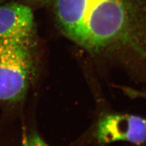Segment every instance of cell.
<instances>
[{
    "label": "cell",
    "instance_id": "cell-2",
    "mask_svg": "<svg viewBox=\"0 0 146 146\" xmlns=\"http://www.w3.org/2000/svg\"><path fill=\"white\" fill-rule=\"evenodd\" d=\"M96 136L102 144H143L146 142V117L121 113L106 114L98 122Z\"/></svg>",
    "mask_w": 146,
    "mask_h": 146
},
{
    "label": "cell",
    "instance_id": "cell-1",
    "mask_svg": "<svg viewBox=\"0 0 146 146\" xmlns=\"http://www.w3.org/2000/svg\"><path fill=\"white\" fill-rule=\"evenodd\" d=\"M34 44L0 40V101L23 99L35 75Z\"/></svg>",
    "mask_w": 146,
    "mask_h": 146
},
{
    "label": "cell",
    "instance_id": "cell-5",
    "mask_svg": "<svg viewBox=\"0 0 146 146\" xmlns=\"http://www.w3.org/2000/svg\"><path fill=\"white\" fill-rule=\"evenodd\" d=\"M27 1L38 4H45L50 2L51 0H27Z\"/></svg>",
    "mask_w": 146,
    "mask_h": 146
},
{
    "label": "cell",
    "instance_id": "cell-3",
    "mask_svg": "<svg viewBox=\"0 0 146 146\" xmlns=\"http://www.w3.org/2000/svg\"><path fill=\"white\" fill-rule=\"evenodd\" d=\"M35 25L31 9L15 2L0 6V40L35 44Z\"/></svg>",
    "mask_w": 146,
    "mask_h": 146
},
{
    "label": "cell",
    "instance_id": "cell-4",
    "mask_svg": "<svg viewBox=\"0 0 146 146\" xmlns=\"http://www.w3.org/2000/svg\"><path fill=\"white\" fill-rule=\"evenodd\" d=\"M21 146H50L35 132L25 133L23 137Z\"/></svg>",
    "mask_w": 146,
    "mask_h": 146
}]
</instances>
